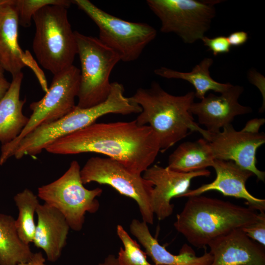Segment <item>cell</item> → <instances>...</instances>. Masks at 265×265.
<instances>
[{
    "label": "cell",
    "mask_w": 265,
    "mask_h": 265,
    "mask_svg": "<svg viewBox=\"0 0 265 265\" xmlns=\"http://www.w3.org/2000/svg\"><path fill=\"white\" fill-rule=\"evenodd\" d=\"M46 150L58 155L103 154L141 175L160 152L159 138L148 125L130 122L94 123L52 143Z\"/></svg>",
    "instance_id": "cell-1"
},
{
    "label": "cell",
    "mask_w": 265,
    "mask_h": 265,
    "mask_svg": "<svg viewBox=\"0 0 265 265\" xmlns=\"http://www.w3.org/2000/svg\"><path fill=\"white\" fill-rule=\"evenodd\" d=\"M129 98L142 109L135 119L137 123L148 125L153 130L159 140L160 152H165L194 132L208 140L210 133L199 127L190 111L194 92L175 96L153 82L149 88H138Z\"/></svg>",
    "instance_id": "cell-2"
},
{
    "label": "cell",
    "mask_w": 265,
    "mask_h": 265,
    "mask_svg": "<svg viewBox=\"0 0 265 265\" xmlns=\"http://www.w3.org/2000/svg\"><path fill=\"white\" fill-rule=\"evenodd\" d=\"M14 201L19 214L15 219V226L18 236L25 244L33 242L36 224L34 215L40 204L37 195L31 190L26 188L16 194Z\"/></svg>",
    "instance_id": "cell-24"
},
{
    "label": "cell",
    "mask_w": 265,
    "mask_h": 265,
    "mask_svg": "<svg viewBox=\"0 0 265 265\" xmlns=\"http://www.w3.org/2000/svg\"><path fill=\"white\" fill-rule=\"evenodd\" d=\"M36 213L38 220L33 242L44 251L48 261L55 262L66 245L70 226L61 212L46 203L40 204Z\"/></svg>",
    "instance_id": "cell-18"
},
{
    "label": "cell",
    "mask_w": 265,
    "mask_h": 265,
    "mask_svg": "<svg viewBox=\"0 0 265 265\" xmlns=\"http://www.w3.org/2000/svg\"><path fill=\"white\" fill-rule=\"evenodd\" d=\"M80 69L74 65L53 75L44 96L29 105L32 113L20 135L11 142L1 146L0 165L9 159L12 150L27 134L37 127L58 120L74 109L75 99L80 90Z\"/></svg>",
    "instance_id": "cell-9"
},
{
    "label": "cell",
    "mask_w": 265,
    "mask_h": 265,
    "mask_svg": "<svg viewBox=\"0 0 265 265\" xmlns=\"http://www.w3.org/2000/svg\"><path fill=\"white\" fill-rule=\"evenodd\" d=\"M241 230L252 240H256L262 246H265V214L260 212L258 219Z\"/></svg>",
    "instance_id": "cell-27"
},
{
    "label": "cell",
    "mask_w": 265,
    "mask_h": 265,
    "mask_svg": "<svg viewBox=\"0 0 265 265\" xmlns=\"http://www.w3.org/2000/svg\"><path fill=\"white\" fill-rule=\"evenodd\" d=\"M208 246L213 257L211 265H265L263 248L241 229L214 240Z\"/></svg>",
    "instance_id": "cell-17"
},
{
    "label": "cell",
    "mask_w": 265,
    "mask_h": 265,
    "mask_svg": "<svg viewBox=\"0 0 265 265\" xmlns=\"http://www.w3.org/2000/svg\"><path fill=\"white\" fill-rule=\"evenodd\" d=\"M46 259L41 252L33 253L31 258L27 262L17 265H48L45 263Z\"/></svg>",
    "instance_id": "cell-31"
},
{
    "label": "cell",
    "mask_w": 265,
    "mask_h": 265,
    "mask_svg": "<svg viewBox=\"0 0 265 265\" xmlns=\"http://www.w3.org/2000/svg\"><path fill=\"white\" fill-rule=\"evenodd\" d=\"M220 0H147L161 22L160 31L173 33L192 44L201 40L216 15L214 5Z\"/></svg>",
    "instance_id": "cell-10"
},
{
    "label": "cell",
    "mask_w": 265,
    "mask_h": 265,
    "mask_svg": "<svg viewBox=\"0 0 265 265\" xmlns=\"http://www.w3.org/2000/svg\"><path fill=\"white\" fill-rule=\"evenodd\" d=\"M143 177L152 182L154 187L151 195V205L154 214L159 220H163L173 212V198L181 197L189 189L191 180L198 177H208L211 172L204 169L183 173L157 164L150 166L143 172Z\"/></svg>",
    "instance_id": "cell-13"
},
{
    "label": "cell",
    "mask_w": 265,
    "mask_h": 265,
    "mask_svg": "<svg viewBox=\"0 0 265 265\" xmlns=\"http://www.w3.org/2000/svg\"><path fill=\"white\" fill-rule=\"evenodd\" d=\"M4 72V70L0 65V100L5 95L11 85V82L5 77Z\"/></svg>",
    "instance_id": "cell-32"
},
{
    "label": "cell",
    "mask_w": 265,
    "mask_h": 265,
    "mask_svg": "<svg viewBox=\"0 0 265 265\" xmlns=\"http://www.w3.org/2000/svg\"><path fill=\"white\" fill-rule=\"evenodd\" d=\"M207 141L215 159L233 161L252 172L258 181H265V172L256 166L257 151L265 143L264 133L237 131L229 124L218 132L210 133Z\"/></svg>",
    "instance_id": "cell-12"
},
{
    "label": "cell",
    "mask_w": 265,
    "mask_h": 265,
    "mask_svg": "<svg viewBox=\"0 0 265 265\" xmlns=\"http://www.w3.org/2000/svg\"><path fill=\"white\" fill-rule=\"evenodd\" d=\"M117 234L124 246L120 248L117 258L119 265H153L148 262L146 253L122 225H117Z\"/></svg>",
    "instance_id": "cell-25"
},
{
    "label": "cell",
    "mask_w": 265,
    "mask_h": 265,
    "mask_svg": "<svg viewBox=\"0 0 265 265\" xmlns=\"http://www.w3.org/2000/svg\"><path fill=\"white\" fill-rule=\"evenodd\" d=\"M243 90L242 86L232 84L219 95L210 93L200 102H194L190 108V112L197 116L199 123L208 132H218L231 124L236 116L252 113L251 107L238 103Z\"/></svg>",
    "instance_id": "cell-14"
},
{
    "label": "cell",
    "mask_w": 265,
    "mask_h": 265,
    "mask_svg": "<svg viewBox=\"0 0 265 265\" xmlns=\"http://www.w3.org/2000/svg\"><path fill=\"white\" fill-rule=\"evenodd\" d=\"M215 159L209 142L204 138L181 143L169 155L167 167L183 173L212 167Z\"/></svg>",
    "instance_id": "cell-21"
},
{
    "label": "cell",
    "mask_w": 265,
    "mask_h": 265,
    "mask_svg": "<svg viewBox=\"0 0 265 265\" xmlns=\"http://www.w3.org/2000/svg\"><path fill=\"white\" fill-rule=\"evenodd\" d=\"M80 60V85L76 106L86 108L106 100L111 89L110 74L121 61L114 51L97 37L75 31Z\"/></svg>",
    "instance_id": "cell-6"
},
{
    "label": "cell",
    "mask_w": 265,
    "mask_h": 265,
    "mask_svg": "<svg viewBox=\"0 0 265 265\" xmlns=\"http://www.w3.org/2000/svg\"><path fill=\"white\" fill-rule=\"evenodd\" d=\"M213 62L212 58L206 57L189 72H182L161 67L156 69L154 73L159 77L168 79H181L188 81L195 88V97L202 100L210 90L221 94L232 85L230 83L219 82L211 77L210 68Z\"/></svg>",
    "instance_id": "cell-22"
},
{
    "label": "cell",
    "mask_w": 265,
    "mask_h": 265,
    "mask_svg": "<svg viewBox=\"0 0 265 265\" xmlns=\"http://www.w3.org/2000/svg\"><path fill=\"white\" fill-rule=\"evenodd\" d=\"M24 75L12 77L10 86L0 100V142L9 143L16 139L27 124L29 117L24 114L26 98L21 99L20 91Z\"/></svg>",
    "instance_id": "cell-20"
},
{
    "label": "cell",
    "mask_w": 265,
    "mask_h": 265,
    "mask_svg": "<svg viewBox=\"0 0 265 265\" xmlns=\"http://www.w3.org/2000/svg\"><path fill=\"white\" fill-rule=\"evenodd\" d=\"M257 211L201 195L188 197L174 226L193 246L203 248L214 240L256 221Z\"/></svg>",
    "instance_id": "cell-3"
},
{
    "label": "cell",
    "mask_w": 265,
    "mask_h": 265,
    "mask_svg": "<svg viewBox=\"0 0 265 265\" xmlns=\"http://www.w3.org/2000/svg\"><path fill=\"white\" fill-rule=\"evenodd\" d=\"M227 38L231 46L238 47L247 41L248 35L245 31H237L231 33Z\"/></svg>",
    "instance_id": "cell-29"
},
{
    "label": "cell",
    "mask_w": 265,
    "mask_h": 265,
    "mask_svg": "<svg viewBox=\"0 0 265 265\" xmlns=\"http://www.w3.org/2000/svg\"><path fill=\"white\" fill-rule=\"evenodd\" d=\"M18 16L13 0H0V65L12 77L26 66L40 70L18 42Z\"/></svg>",
    "instance_id": "cell-16"
},
{
    "label": "cell",
    "mask_w": 265,
    "mask_h": 265,
    "mask_svg": "<svg viewBox=\"0 0 265 265\" xmlns=\"http://www.w3.org/2000/svg\"><path fill=\"white\" fill-rule=\"evenodd\" d=\"M201 40L214 56L228 53L230 51L231 46L227 37L225 36L220 35L213 38L204 36Z\"/></svg>",
    "instance_id": "cell-28"
},
{
    "label": "cell",
    "mask_w": 265,
    "mask_h": 265,
    "mask_svg": "<svg viewBox=\"0 0 265 265\" xmlns=\"http://www.w3.org/2000/svg\"><path fill=\"white\" fill-rule=\"evenodd\" d=\"M18 16L19 24L25 27L31 26L33 15L48 5H56L68 8L72 0H13Z\"/></svg>",
    "instance_id": "cell-26"
},
{
    "label": "cell",
    "mask_w": 265,
    "mask_h": 265,
    "mask_svg": "<svg viewBox=\"0 0 265 265\" xmlns=\"http://www.w3.org/2000/svg\"><path fill=\"white\" fill-rule=\"evenodd\" d=\"M80 174L83 185L96 182L108 185L120 194L134 200L138 206L143 221L147 224H153L151 195L154 185L151 182L109 158H90L80 169Z\"/></svg>",
    "instance_id": "cell-11"
},
{
    "label": "cell",
    "mask_w": 265,
    "mask_h": 265,
    "mask_svg": "<svg viewBox=\"0 0 265 265\" xmlns=\"http://www.w3.org/2000/svg\"><path fill=\"white\" fill-rule=\"evenodd\" d=\"M33 254L29 245L19 238L15 219L0 213V265H17L28 261Z\"/></svg>",
    "instance_id": "cell-23"
},
{
    "label": "cell",
    "mask_w": 265,
    "mask_h": 265,
    "mask_svg": "<svg viewBox=\"0 0 265 265\" xmlns=\"http://www.w3.org/2000/svg\"><path fill=\"white\" fill-rule=\"evenodd\" d=\"M130 229L155 265H211L212 263L213 257L210 252L206 250L203 255L197 256L193 249L186 244L182 246L179 254L171 253L152 236L147 224L143 221L133 219Z\"/></svg>",
    "instance_id": "cell-19"
},
{
    "label": "cell",
    "mask_w": 265,
    "mask_h": 265,
    "mask_svg": "<svg viewBox=\"0 0 265 265\" xmlns=\"http://www.w3.org/2000/svg\"><path fill=\"white\" fill-rule=\"evenodd\" d=\"M80 169L79 162L73 160L60 178L38 188V197L61 212L70 229L75 231L82 228L86 212H97L100 204L96 198L103 192L99 187L88 189L84 187Z\"/></svg>",
    "instance_id": "cell-7"
},
{
    "label": "cell",
    "mask_w": 265,
    "mask_h": 265,
    "mask_svg": "<svg viewBox=\"0 0 265 265\" xmlns=\"http://www.w3.org/2000/svg\"><path fill=\"white\" fill-rule=\"evenodd\" d=\"M216 173L215 179L194 189H189L181 197L198 196L211 190H216L226 196L245 200L249 207L264 212L265 200L257 198L249 192L246 183L253 174L244 169L234 161L215 159L212 166Z\"/></svg>",
    "instance_id": "cell-15"
},
{
    "label": "cell",
    "mask_w": 265,
    "mask_h": 265,
    "mask_svg": "<svg viewBox=\"0 0 265 265\" xmlns=\"http://www.w3.org/2000/svg\"></svg>",
    "instance_id": "cell-34"
},
{
    "label": "cell",
    "mask_w": 265,
    "mask_h": 265,
    "mask_svg": "<svg viewBox=\"0 0 265 265\" xmlns=\"http://www.w3.org/2000/svg\"><path fill=\"white\" fill-rule=\"evenodd\" d=\"M124 91L122 85L114 83L104 102L86 108L76 106L62 118L37 127L21 139L9 157L13 156L19 159L26 155L39 154L57 140L95 123L99 118L107 114H132L134 106L129 98L125 97Z\"/></svg>",
    "instance_id": "cell-4"
},
{
    "label": "cell",
    "mask_w": 265,
    "mask_h": 265,
    "mask_svg": "<svg viewBox=\"0 0 265 265\" xmlns=\"http://www.w3.org/2000/svg\"><path fill=\"white\" fill-rule=\"evenodd\" d=\"M265 122V119L263 118L252 119L247 123L243 130L249 132H258L260 128Z\"/></svg>",
    "instance_id": "cell-30"
},
{
    "label": "cell",
    "mask_w": 265,
    "mask_h": 265,
    "mask_svg": "<svg viewBox=\"0 0 265 265\" xmlns=\"http://www.w3.org/2000/svg\"><path fill=\"white\" fill-rule=\"evenodd\" d=\"M99 265H119L117 258L113 255H108L104 260V262L100 263Z\"/></svg>",
    "instance_id": "cell-33"
},
{
    "label": "cell",
    "mask_w": 265,
    "mask_h": 265,
    "mask_svg": "<svg viewBox=\"0 0 265 265\" xmlns=\"http://www.w3.org/2000/svg\"><path fill=\"white\" fill-rule=\"evenodd\" d=\"M67 8L48 5L32 17L35 32L32 49L38 63L53 75L71 66L78 54L75 31Z\"/></svg>",
    "instance_id": "cell-5"
},
{
    "label": "cell",
    "mask_w": 265,
    "mask_h": 265,
    "mask_svg": "<svg viewBox=\"0 0 265 265\" xmlns=\"http://www.w3.org/2000/svg\"><path fill=\"white\" fill-rule=\"evenodd\" d=\"M72 3L95 23L99 30V39L117 53L123 62L137 60L145 47L157 36V31L151 26L121 19L88 0H74Z\"/></svg>",
    "instance_id": "cell-8"
}]
</instances>
